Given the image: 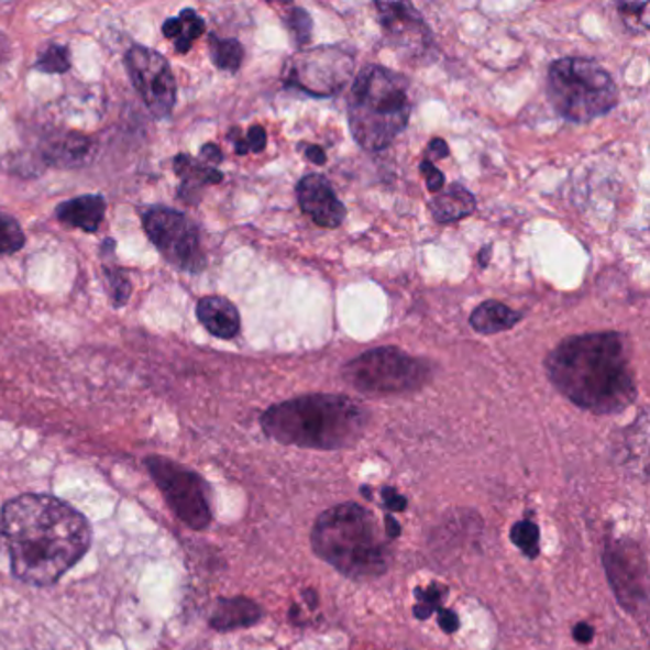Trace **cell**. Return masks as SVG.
<instances>
[{"mask_svg":"<svg viewBox=\"0 0 650 650\" xmlns=\"http://www.w3.org/2000/svg\"><path fill=\"white\" fill-rule=\"evenodd\" d=\"M210 54L218 69L235 73L243 65V44L235 38H216L210 36Z\"/></svg>","mask_w":650,"mask_h":650,"instance_id":"22","label":"cell"},{"mask_svg":"<svg viewBox=\"0 0 650 650\" xmlns=\"http://www.w3.org/2000/svg\"><path fill=\"white\" fill-rule=\"evenodd\" d=\"M379 14V23L384 29L387 41L405 48L408 54H422L431 48V31L423 22L422 14L408 2H376L374 4Z\"/></svg>","mask_w":650,"mask_h":650,"instance_id":"13","label":"cell"},{"mask_svg":"<svg viewBox=\"0 0 650 650\" xmlns=\"http://www.w3.org/2000/svg\"><path fill=\"white\" fill-rule=\"evenodd\" d=\"M509 538L527 558L537 559L540 555V529L529 519L515 522Z\"/></svg>","mask_w":650,"mask_h":650,"instance_id":"23","label":"cell"},{"mask_svg":"<svg viewBox=\"0 0 650 650\" xmlns=\"http://www.w3.org/2000/svg\"><path fill=\"white\" fill-rule=\"evenodd\" d=\"M429 208H431V214L436 218V222L454 223L472 216L477 208V200L473 197L472 191H467L464 186L452 184L429 200Z\"/></svg>","mask_w":650,"mask_h":650,"instance_id":"18","label":"cell"},{"mask_svg":"<svg viewBox=\"0 0 650 650\" xmlns=\"http://www.w3.org/2000/svg\"><path fill=\"white\" fill-rule=\"evenodd\" d=\"M174 170L181 179V186L186 187V194H189L194 187L220 184L223 179L222 172L202 166L189 155H178L174 158Z\"/></svg>","mask_w":650,"mask_h":650,"instance_id":"21","label":"cell"},{"mask_svg":"<svg viewBox=\"0 0 650 650\" xmlns=\"http://www.w3.org/2000/svg\"><path fill=\"white\" fill-rule=\"evenodd\" d=\"M200 155L210 161V163H222V151L220 147H216L214 143H207V145H202V150H200Z\"/></svg>","mask_w":650,"mask_h":650,"instance_id":"36","label":"cell"},{"mask_svg":"<svg viewBox=\"0 0 650 650\" xmlns=\"http://www.w3.org/2000/svg\"><path fill=\"white\" fill-rule=\"evenodd\" d=\"M205 29H207L205 20L195 10L187 8V10H181L178 18L166 20L163 31H165V36L174 38L176 51L179 54H186L191 48L194 41L205 33Z\"/></svg>","mask_w":650,"mask_h":650,"instance_id":"20","label":"cell"},{"mask_svg":"<svg viewBox=\"0 0 650 650\" xmlns=\"http://www.w3.org/2000/svg\"><path fill=\"white\" fill-rule=\"evenodd\" d=\"M548 96L563 119L579 124L610 113L618 103L610 73L584 57H563L550 65Z\"/></svg>","mask_w":650,"mask_h":650,"instance_id":"6","label":"cell"},{"mask_svg":"<svg viewBox=\"0 0 650 650\" xmlns=\"http://www.w3.org/2000/svg\"><path fill=\"white\" fill-rule=\"evenodd\" d=\"M306 157L317 166H322L327 163V153L319 145H306Z\"/></svg>","mask_w":650,"mask_h":650,"instance_id":"35","label":"cell"},{"mask_svg":"<svg viewBox=\"0 0 650 650\" xmlns=\"http://www.w3.org/2000/svg\"><path fill=\"white\" fill-rule=\"evenodd\" d=\"M264 616V610L256 601L249 597H220L216 599L208 624L216 631H235L256 626Z\"/></svg>","mask_w":650,"mask_h":650,"instance_id":"15","label":"cell"},{"mask_svg":"<svg viewBox=\"0 0 650 650\" xmlns=\"http://www.w3.org/2000/svg\"><path fill=\"white\" fill-rule=\"evenodd\" d=\"M296 197L304 214H308L319 228L337 229L345 220V207L322 174L304 176L296 186Z\"/></svg>","mask_w":650,"mask_h":650,"instance_id":"14","label":"cell"},{"mask_svg":"<svg viewBox=\"0 0 650 650\" xmlns=\"http://www.w3.org/2000/svg\"><path fill=\"white\" fill-rule=\"evenodd\" d=\"M428 153L431 157L436 158H447L449 157V145L444 142L443 137H433L428 145Z\"/></svg>","mask_w":650,"mask_h":650,"instance_id":"34","label":"cell"},{"mask_svg":"<svg viewBox=\"0 0 650 650\" xmlns=\"http://www.w3.org/2000/svg\"><path fill=\"white\" fill-rule=\"evenodd\" d=\"M35 67L43 73H65L71 67L69 51L59 44L46 46L36 59Z\"/></svg>","mask_w":650,"mask_h":650,"instance_id":"26","label":"cell"},{"mask_svg":"<svg viewBox=\"0 0 650 650\" xmlns=\"http://www.w3.org/2000/svg\"><path fill=\"white\" fill-rule=\"evenodd\" d=\"M572 637L579 641V643L587 645L594 641V628L586 623H580L572 628Z\"/></svg>","mask_w":650,"mask_h":650,"instance_id":"33","label":"cell"},{"mask_svg":"<svg viewBox=\"0 0 650 650\" xmlns=\"http://www.w3.org/2000/svg\"><path fill=\"white\" fill-rule=\"evenodd\" d=\"M408 80L382 65H366L355 77L348 100V121L355 142L366 151H382L410 121Z\"/></svg>","mask_w":650,"mask_h":650,"instance_id":"5","label":"cell"},{"mask_svg":"<svg viewBox=\"0 0 650 650\" xmlns=\"http://www.w3.org/2000/svg\"><path fill=\"white\" fill-rule=\"evenodd\" d=\"M235 142V151L236 155H246V153H260V151L265 150V145H267V134H265L264 126H252L249 132H246V137H239V140H233Z\"/></svg>","mask_w":650,"mask_h":650,"instance_id":"29","label":"cell"},{"mask_svg":"<svg viewBox=\"0 0 650 650\" xmlns=\"http://www.w3.org/2000/svg\"><path fill=\"white\" fill-rule=\"evenodd\" d=\"M132 85L157 119H166L176 103V79L165 56L147 46H134L124 57Z\"/></svg>","mask_w":650,"mask_h":650,"instance_id":"11","label":"cell"},{"mask_svg":"<svg viewBox=\"0 0 650 650\" xmlns=\"http://www.w3.org/2000/svg\"><path fill=\"white\" fill-rule=\"evenodd\" d=\"M491 252H493V246H491V244H488V246H486L485 252L481 251V254H480L481 267H486V265H488V256H491Z\"/></svg>","mask_w":650,"mask_h":650,"instance_id":"38","label":"cell"},{"mask_svg":"<svg viewBox=\"0 0 650 650\" xmlns=\"http://www.w3.org/2000/svg\"><path fill=\"white\" fill-rule=\"evenodd\" d=\"M603 565L616 599L631 615L647 608V563L639 546L634 542L608 543L603 551Z\"/></svg>","mask_w":650,"mask_h":650,"instance_id":"12","label":"cell"},{"mask_svg":"<svg viewBox=\"0 0 650 650\" xmlns=\"http://www.w3.org/2000/svg\"><path fill=\"white\" fill-rule=\"evenodd\" d=\"M382 500H384L387 511H405L407 509V498L400 496L395 488H389V486L382 491Z\"/></svg>","mask_w":650,"mask_h":650,"instance_id":"31","label":"cell"},{"mask_svg":"<svg viewBox=\"0 0 650 650\" xmlns=\"http://www.w3.org/2000/svg\"><path fill=\"white\" fill-rule=\"evenodd\" d=\"M386 535L392 538V540L400 537L399 522L395 521L392 515H386Z\"/></svg>","mask_w":650,"mask_h":650,"instance_id":"37","label":"cell"},{"mask_svg":"<svg viewBox=\"0 0 650 650\" xmlns=\"http://www.w3.org/2000/svg\"><path fill=\"white\" fill-rule=\"evenodd\" d=\"M351 69L353 62L348 52L334 46H322L293 57L286 73V85L298 86L311 96H334L342 90Z\"/></svg>","mask_w":650,"mask_h":650,"instance_id":"10","label":"cell"},{"mask_svg":"<svg viewBox=\"0 0 650 650\" xmlns=\"http://www.w3.org/2000/svg\"><path fill=\"white\" fill-rule=\"evenodd\" d=\"M559 394L594 415H618L637 397L626 340L618 332L565 338L546 359Z\"/></svg>","mask_w":650,"mask_h":650,"instance_id":"2","label":"cell"},{"mask_svg":"<svg viewBox=\"0 0 650 650\" xmlns=\"http://www.w3.org/2000/svg\"><path fill=\"white\" fill-rule=\"evenodd\" d=\"M311 548L317 558L351 580L378 579L392 565V551L379 535L376 517L355 502L338 504L317 517Z\"/></svg>","mask_w":650,"mask_h":650,"instance_id":"4","label":"cell"},{"mask_svg":"<svg viewBox=\"0 0 650 650\" xmlns=\"http://www.w3.org/2000/svg\"><path fill=\"white\" fill-rule=\"evenodd\" d=\"M437 615H439V626H441L444 634H454V631H458V628H460V620H458V615L454 610L439 608Z\"/></svg>","mask_w":650,"mask_h":650,"instance_id":"32","label":"cell"},{"mask_svg":"<svg viewBox=\"0 0 650 650\" xmlns=\"http://www.w3.org/2000/svg\"><path fill=\"white\" fill-rule=\"evenodd\" d=\"M416 603L415 616L418 620H428L429 616L441 608V601L447 595V587L439 584H431L429 587H418L415 592Z\"/></svg>","mask_w":650,"mask_h":650,"instance_id":"25","label":"cell"},{"mask_svg":"<svg viewBox=\"0 0 650 650\" xmlns=\"http://www.w3.org/2000/svg\"><path fill=\"white\" fill-rule=\"evenodd\" d=\"M200 324L220 340H233L241 330V315L222 296H207L197 304Z\"/></svg>","mask_w":650,"mask_h":650,"instance_id":"16","label":"cell"},{"mask_svg":"<svg viewBox=\"0 0 650 650\" xmlns=\"http://www.w3.org/2000/svg\"><path fill=\"white\" fill-rule=\"evenodd\" d=\"M420 172H422L423 179H426V184H428V189L431 194H439V191L443 189L444 174L439 170L431 161H422V163H420Z\"/></svg>","mask_w":650,"mask_h":650,"instance_id":"30","label":"cell"},{"mask_svg":"<svg viewBox=\"0 0 650 650\" xmlns=\"http://www.w3.org/2000/svg\"><path fill=\"white\" fill-rule=\"evenodd\" d=\"M143 228L168 264L181 272L199 273L207 260L200 249L199 231L189 218L168 207H153L143 214Z\"/></svg>","mask_w":650,"mask_h":650,"instance_id":"9","label":"cell"},{"mask_svg":"<svg viewBox=\"0 0 650 650\" xmlns=\"http://www.w3.org/2000/svg\"><path fill=\"white\" fill-rule=\"evenodd\" d=\"M285 23L288 31H290V35H293L296 46H304V44L309 43L313 22H311V18L304 8H293L290 12H286Z\"/></svg>","mask_w":650,"mask_h":650,"instance_id":"27","label":"cell"},{"mask_svg":"<svg viewBox=\"0 0 650 650\" xmlns=\"http://www.w3.org/2000/svg\"><path fill=\"white\" fill-rule=\"evenodd\" d=\"M342 376L365 395H400L422 389L433 378V366L397 348H378L343 366Z\"/></svg>","mask_w":650,"mask_h":650,"instance_id":"7","label":"cell"},{"mask_svg":"<svg viewBox=\"0 0 650 650\" xmlns=\"http://www.w3.org/2000/svg\"><path fill=\"white\" fill-rule=\"evenodd\" d=\"M23 244H25V235H23V229L15 218L7 214V212H0V254H15L18 251H22Z\"/></svg>","mask_w":650,"mask_h":650,"instance_id":"24","label":"cell"},{"mask_svg":"<svg viewBox=\"0 0 650 650\" xmlns=\"http://www.w3.org/2000/svg\"><path fill=\"white\" fill-rule=\"evenodd\" d=\"M143 464L179 521L194 530L210 527L212 508L208 500V486L199 473L157 454L145 458Z\"/></svg>","mask_w":650,"mask_h":650,"instance_id":"8","label":"cell"},{"mask_svg":"<svg viewBox=\"0 0 650 650\" xmlns=\"http://www.w3.org/2000/svg\"><path fill=\"white\" fill-rule=\"evenodd\" d=\"M106 273H108L109 286H111V298H113L114 308H121L129 301L130 293H132L129 277H126V273L113 269V267L106 269Z\"/></svg>","mask_w":650,"mask_h":650,"instance_id":"28","label":"cell"},{"mask_svg":"<svg viewBox=\"0 0 650 650\" xmlns=\"http://www.w3.org/2000/svg\"><path fill=\"white\" fill-rule=\"evenodd\" d=\"M368 410L345 395H301L267 408L262 415L265 436L311 451H342L363 439Z\"/></svg>","mask_w":650,"mask_h":650,"instance_id":"3","label":"cell"},{"mask_svg":"<svg viewBox=\"0 0 650 650\" xmlns=\"http://www.w3.org/2000/svg\"><path fill=\"white\" fill-rule=\"evenodd\" d=\"M0 537L14 579L54 586L92 546L90 522L52 494H20L0 508Z\"/></svg>","mask_w":650,"mask_h":650,"instance_id":"1","label":"cell"},{"mask_svg":"<svg viewBox=\"0 0 650 650\" xmlns=\"http://www.w3.org/2000/svg\"><path fill=\"white\" fill-rule=\"evenodd\" d=\"M522 315L519 311L509 309L506 304L502 301L488 300L483 301L481 306L473 309L472 317H470V324L475 332L491 337V334H498V332H506V330L514 329L517 322L521 321Z\"/></svg>","mask_w":650,"mask_h":650,"instance_id":"19","label":"cell"},{"mask_svg":"<svg viewBox=\"0 0 650 650\" xmlns=\"http://www.w3.org/2000/svg\"><path fill=\"white\" fill-rule=\"evenodd\" d=\"M106 216V200L100 195H82L67 200L57 207L59 222L71 228L82 229L86 233H96Z\"/></svg>","mask_w":650,"mask_h":650,"instance_id":"17","label":"cell"}]
</instances>
